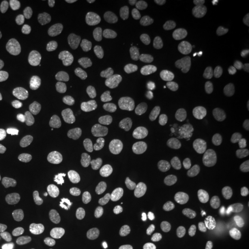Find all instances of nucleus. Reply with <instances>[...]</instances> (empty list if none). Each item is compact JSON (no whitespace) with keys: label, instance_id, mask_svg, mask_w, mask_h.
I'll list each match as a JSON object with an SVG mask.
<instances>
[{"label":"nucleus","instance_id":"obj_1","mask_svg":"<svg viewBox=\"0 0 249 249\" xmlns=\"http://www.w3.org/2000/svg\"><path fill=\"white\" fill-rule=\"evenodd\" d=\"M12 98L23 110L36 111L42 105V92L35 80L23 77L16 82L12 89Z\"/></svg>","mask_w":249,"mask_h":249},{"label":"nucleus","instance_id":"obj_2","mask_svg":"<svg viewBox=\"0 0 249 249\" xmlns=\"http://www.w3.org/2000/svg\"><path fill=\"white\" fill-rule=\"evenodd\" d=\"M116 116L124 120L125 128L129 132H139L147 123L148 116L142 106L136 102H125L118 107Z\"/></svg>","mask_w":249,"mask_h":249},{"label":"nucleus","instance_id":"obj_3","mask_svg":"<svg viewBox=\"0 0 249 249\" xmlns=\"http://www.w3.org/2000/svg\"><path fill=\"white\" fill-rule=\"evenodd\" d=\"M244 159V153L240 150L229 149L214 157L211 161V170L222 178L231 177L243 163Z\"/></svg>","mask_w":249,"mask_h":249},{"label":"nucleus","instance_id":"obj_4","mask_svg":"<svg viewBox=\"0 0 249 249\" xmlns=\"http://www.w3.org/2000/svg\"><path fill=\"white\" fill-rule=\"evenodd\" d=\"M202 37L195 28L187 24H177L171 35V42L174 48L181 52L194 50L198 47Z\"/></svg>","mask_w":249,"mask_h":249},{"label":"nucleus","instance_id":"obj_5","mask_svg":"<svg viewBox=\"0 0 249 249\" xmlns=\"http://www.w3.org/2000/svg\"><path fill=\"white\" fill-rule=\"evenodd\" d=\"M82 116V110L75 102L66 101L57 110L56 123L63 131L74 132L80 129Z\"/></svg>","mask_w":249,"mask_h":249},{"label":"nucleus","instance_id":"obj_6","mask_svg":"<svg viewBox=\"0 0 249 249\" xmlns=\"http://www.w3.org/2000/svg\"><path fill=\"white\" fill-rule=\"evenodd\" d=\"M123 230L127 241L137 248H145L151 243V234L146 223L140 217L126 220L123 224Z\"/></svg>","mask_w":249,"mask_h":249},{"label":"nucleus","instance_id":"obj_7","mask_svg":"<svg viewBox=\"0 0 249 249\" xmlns=\"http://www.w3.org/2000/svg\"><path fill=\"white\" fill-rule=\"evenodd\" d=\"M161 74L148 67L141 68L136 74V84L144 98H153L160 85Z\"/></svg>","mask_w":249,"mask_h":249},{"label":"nucleus","instance_id":"obj_8","mask_svg":"<svg viewBox=\"0 0 249 249\" xmlns=\"http://www.w3.org/2000/svg\"><path fill=\"white\" fill-rule=\"evenodd\" d=\"M27 191L37 198L48 200L56 195L57 187L53 179L45 175H34L25 182Z\"/></svg>","mask_w":249,"mask_h":249},{"label":"nucleus","instance_id":"obj_9","mask_svg":"<svg viewBox=\"0 0 249 249\" xmlns=\"http://www.w3.org/2000/svg\"><path fill=\"white\" fill-rule=\"evenodd\" d=\"M195 214V209L189 200H180L175 204L164 205L161 217L166 223L177 224L190 220Z\"/></svg>","mask_w":249,"mask_h":249},{"label":"nucleus","instance_id":"obj_10","mask_svg":"<svg viewBox=\"0 0 249 249\" xmlns=\"http://www.w3.org/2000/svg\"><path fill=\"white\" fill-rule=\"evenodd\" d=\"M126 57L124 48L116 46L101 53L96 59V69L102 73H110L120 69Z\"/></svg>","mask_w":249,"mask_h":249},{"label":"nucleus","instance_id":"obj_11","mask_svg":"<svg viewBox=\"0 0 249 249\" xmlns=\"http://www.w3.org/2000/svg\"><path fill=\"white\" fill-rule=\"evenodd\" d=\"M82 166V160L75 151H67L63 154L59 163V174L65 180H72L78 177Z\"/></svg>","mask_w":249,"mask_h":249},{"label":"nucleus","instance_id":"obj_12","mask_svg":"<svg viewBox=\"0 0 249 249\" xmlns=\"http://www.w3.org/2000/svg\"><path fill=\"white\" fill-rule=\"evenodd\" d=\"M208 36L214 45L221 47H228L234 45L235 35L228 26L221 22L212 24L208 29Z\"/></svg>","mask_w":249,"mask_h":249},{"label":"nucleus","instance_id":"obj_13","mask_svg":"<svg viewBox=\"0 0 249 249\" xmlns=\"http://www.w3.org/2000/svg\"><path fill=\"white\" fill-rule=\"evenodd\" d=\"M75 37L78 45L85 51L98 46L103 40L101 31L92 25L78 28Z\"/></svg>","mask_w":249,"mask_h":249},{"label":"nucleus","instance_id":"obj_14","mask_svg":"<svg viewBox=\"0 0 249 249\" xmlns=\"http://www.w3.org/2000/svg\"><path fill=\"white\" fill-rule=\"evenodd\" d=\"M82 219V211L74 203H68L58 213V220L64 229H75Z\"/></svg>","mask_w":249,"mask_h":249},{"label":"nucleus","instance_id":"obj_15","mask_svg":"<svg viewBox=\"0 0 249 249\" xmlns=\"http://www.w3.org/2000/svg\"><path fill=\"white\" fill-rule=\"evenodd\" d=\"M111 157L118 162L134 163L139 160V152L132 144L120 142L112 149Z\"/></svg>","mask_w":249,"mask_h":249},{"label":"nucleus","instance_id":"obj_16","mask_svg":"<svg viewBox=\"0 0 249 249\" xmlns=\"http://www.w3.org/2000/svg\"><path fill=\"white\" fill-rule=\"evenodd\" d=\"M156 124L160 130L169 137H174L182 133L185 129L181 118L176 115H165L160 116L156 120Z\"/></svg>","mask_w":249,"mask_h":249},{"label":"nucleus","instance_id":"obj_17","mask_svg":"<svg viewBox=\"0 0 249 249\" xmlns=\"http://www.w3.org/2000/svg\"><path fill=\"white\" fill-rule=\"evenodd\" d=\"M160 91L167 103L176 104L183 98L184 86L177 80L168 78L163 81Z\"/></svg>","mask_w":249,"mask_h":249},{"label":"nucleus","instance_id":"obj_18","mask_svg":"<svg viewBox=\"0 0 249 249\" xmlns=\"http://www.w3.org/2000/svg\"><path fill=\"white\" fill-rule=\"evenodd\" d=\"M225 237L221 231L213 230L200 233L197 238V245L205 249H219L224 245Z\"/></svg>","mask_w":249,"mask_h":249},{"label":"nucleus","instance_id":"obj_19","mask_svg":"<svg viewBox=\"0 0 249 249\" xmlns=\"http://www.w3.org/2000/svg\"><path fill=\"white\" fill-rule=\"evenodd\" d=\"M205 71L213 77H229L234 71L231 64L222 58H211L206 63Z\"/></svg>","mask_w":249,"mask_h":249},{"label":"nucleus","instance_id":"obj_20","mask_svg":"<svg viewBox=\"0 0 249 249\" xmlns=\"http://www.w3.org/2000/svg\"><path fill=\"white\" fill-rule=\"evenodd\" d=\"M204 58L200 54H194L187 60L186 65L187 74L189 80L199 83L204 80Z\"/></svg>","mask_w":249,"mask_h":249},{"label":"nucleus","instance_id":"obj_21","mask_svg":"<svg viewBox=\"0 0 249 249\" xmlns=\"http://www.w3.org/2000/svg\"><path fill=\"white\" fill-rule=\"evenodd\" d=\"M50 245L53 249H66L70 245L68 233L60 223H53L49 227Z\"/></svg>","mask_w":249,"mask_h":249},{"label":"nucleus","instance_id":"obj_22","mask_svg":"<svg viewBox=\"0 0 249 249\" xmlns=\"http://www.w3.org/2000/svg\"><path fill=\"white\" fill-rule=\"evenodd\" d=\"M149 144L151 151L157 153L164 160H169L175 154L174 146L159 135L151 137Z\"/></svg>","mask_w":249,"mask_h":249},{"label":"nucleus","instance_id":"obj_23","mask_svg":"<svg viewBox=\"0 0 249 249\" xmlns=\"http://www.w3.org/2000/svg\"><path fill=\"white\" fill-rule=\"evenodd\" d=\"M206 215L211 221L222 225L229 224L233 219L231 209L224 206H213L207 210Z\"/></svg>","mask_w":249,"mask_h":249},{"label":"nucleus","instance_id":"obj_24","mask_svg":"<svg viewBox=\"0 0 249 249\" xmlns=\"http://www.w3.org/2000/svg\"><path fill=\"white\" fill-rule=\"evenodd\" d=\"M133 171L122 163H116L112 168V178L116 185L121 187L130 186L133 182Z\"/></svg>","mask_w":249,"mask_h":249},{"label":"nucleus","instance_id":"obj_25","mask_svg":"<svg viewBox=\"0 0 249 249\" xmlns=\"http://www.w3.org/2000/svg\"><path fill=\"white\" fill-rule=\"evenodd\" d=\"M187 103L196 116L204 117L207 115L208 103L202 92L196 90L190 91L187 96Z\"/></svg>","mask_w":249,"mask_h":249},{"label":"nucleus","instance_id":"obj_26","mask_svg":"<svg viewBox=\"0 0 249 249\" xmlns=\"http://www.w3.org/2000/svg\"><path fill=\"white\" fill-rule=\"evenodd\" d=\"M227 145L228 143L226 139L222 135H218L214 137L213 140L205 142L200 147V151L205 155H210L214 158L226 151Z\"/></svg>","mask_w":249,"mask_h":249},{"label":"nucleus","instance_id":"obj_27","mask_svg":"<svg viewBox=\"0 0 249 249\" xmlns=\"http://www.w3.org/2000/svg\"><path fill=\"white\" fill-rule=\"evenodd\" d=\"M116 93V87L110 81L101 82L94 88L92 98L95 103L102 104L110 101Z\"/></svg>","mask_w":249,"mask_h":249},{"label":"nucleus","instance_id":"obj_28","mask_svg":"<svg viewBox=\"0 0 249 249\" xmlns=\"http://www.w3.org/2000/svg\"><path fill=\"white\" fill-rule=\"evenodd\" d=\"M201 198L205 204H215L223 201L224 195L221 191V184L213 182L205 187L201 193Z\"/></svg>","mask_w":249,"mask_h":249},{"label":"nucleus","instance_id":"obj_29","mask_svg":"<svg viewBox=\"0 0 249 249\" xmlns=\"http://www.w3.org/2000/svg\"><path fill=\"white\" fill-rule=\"evenodd\" d=\"M174 187L182 196H190L193 192L192 181L185 172H178L173 178Z\"/></svg>","mask_w":249,"mask_h":249},{"label":"nucleus","instance_id":"obj_30","mask_svg":"<svg viewBox=\"0 0 249 249\" xmlns=\"http://www.w3.org/2000/svg\"><path fill=\"white\" fill-rule=\"evenodd\" d=\"M18 8L26 20H34L41 15V6L36 0H20Z\"/></svg>","mask_w":249,"mask_h":249},{"label":"nucleus","instance_id":"obj_31","mask_svg":"<svg viewBox=\"0 0 249 249\" xmlns=\"http://www.w3.org/2000/svg\"><path fill=\"white\" fill-rule=\"evenodd\" d=\"M125 203L131 209L139 212H143L149 208L150 200L148 196L142 192L132 191L125 196Z\"/></svg>","mask_w":249,"mask_h":249},{"label":"nucleus","instance_id":"obj_32","mask_svg":"<svg viewBox=\"0 0 249 249\" xmlns=\"http://www.w3.org/2000/svg\"><path fill=\"white\" fill-rule=\"evenodd\" d=\"M99 249H123L120 236L113 230H107L99 242Z\"/></svg>","mask_w":249,"mask_h":249},{"label":"nucleus","instance_id":"obj_33","mask_svg":"<svg viewBox=\"0 0 249 249\" xmlns=\"http://www.w3.org/2000/svg\"><path fill=\"white\" fill-rule=\"evenodd\" d=\"M65 19L58 13H54L47 20V32L53 38H59L65 31Z\"/></svg>","mask_w":249,"mask_h":249},{"label":"nucleus","instance_id":"obj_34","mask_svg":"<svg viewBox=\"0 0 249 249\" xmlns=\"http://www.w3.org/2000/svg\"><path fill=\"white\" fill-rule=\"evenodd\" d=\"M18 7L13 1H7L0 12V20L4 26H10L17 17Z\"/></svg>","mask_w":249,"mask_h":249},{"label":"nucleus","instance_id":"obj_35","mask_svg":"<svg viewBox=\"0 0 249 249\" xmlns=\"http://www.w3.org/2000/svg\"><path fill=\"white\" fill-rule=\"evenodd\" d=\"M17 152L18 149L15 144L8 142H0V164L14 160Z\"/></svg>","mask_w":249,"mask_h":249},{"label":"nucleus","instance_id":"obj_36","mask_svg":"<svg viewBox=\"0 0 249 249\" xmlns=\"http://www.w3.org/2000/svg\"><path fill=\"white\" fill-rule=\"evenodd\" d=\"M32 45L36 50H44L49 45V34L45 29L36 31L31 39Z\"/></svg>","mask_w":249,"mask_h":249},{"label":"nucleus","instance_id":"obj_37","mask_svg":"<svg viewBox=\"0 0 249 249\" xmlns=\"http://www.w3.org/2000/svg\"><path fill=\"white\" fill-rule=\"evenodd\" d=\"M62 63V54L55 50V49H49L46 51L44 56V64L48 69H57L60 67Z\"/></svg>","mask_w":249,"mask_h":249},{"label":"nucleus","instance_id":"obj_38","mask_svg":"<svg viewBox=\"0 0 249 249\" xmlns=\"http://www.w3.org/2000/svg\"><path fill=\"white\" fill-rule=\"evenodd\" d=\"M24 212L31 217H39L45 213V206L36 200H29L23 205Z\"/></svg>","mask_w":249,"mask_h":249},{"label":"nucleus","instance_id":"obj_39","mask_svg":"<svg viewBox=\"0 0 249 249\" xmlns=\"http://www.w3.org/2000/svg\"><path fill=\"white\" fill-rule=\"evenodd\" d=\"M236 209L242 219L249 220V194H245L239 197L236 203Z\"/></svg>","mask_w":249,"mask_h":249},{"label":"nucleus","instance_id":"obj_40","mask_svg":"<svg viewBox=\"0 0 249 249\" xmlns=\"http://www.w3.org/2000/svg\"><path fill=\"white\" fill-rule=\"evenodd\" d=\"M34 237L43 245L50 244V231L44 227H38L34 231Z\"/></svg>","mask_w":249,"mask_h":249},{"label":"nucleus","instance_id":"obj_41","mask_svg":"<svg viewBox=\"0 0 249 249\" xmlns=\"http://www.w3.org/2000/svg\"><path fill=\"white\" fill-rule=\"evenodd\" d=\"M239 29L242 36L249 40V12L244 14L240 18L239 21Z\"/></svg>","mask_w":249,"mask_h":249},{"label":"nucleus","instance_id":"obj_42","mask_svg":"<svg viewBox=\"0 0 249 249\" xmlns=\"http://www.w3.org/2000/svg\"><path fill=\"white\" fill-rule=\"evenodd\" d=\"M96 7L99 13L102 15H106L109 10L110 1L108 0H98L96 1Z\"/></svg>","mask_w":249,"mask_h":249},{"label":"nucleus","instance_id":"obj_43","mask_svg":"<svg viewBox=\"0 0 249 249\" xmlns=\"http://www.w3.org/2000/svg\"><path fill=\"white\" fill-rule=\"evenodd\" d=\"M8 131H9L8 124L3 119H0V140L7 135Z\"/></svg>","mask_w":249,"mask_h":249},{"label":"nucleus","instance_id":"obj_44","mask_svg":"<svg viewBox=\"0 0 249 249\" xmlns=\"http://www.w3.org/2000/svg\"><path fill=\"white\" fill-rule=\"evenodd\" d=\"M130 2L138 7H145V6H148L151 3H153L152 0H131Z\"/></svg>","mask_w":249,"mask_h":249},{"label":"nucleus","instance_id":"obj_45","mask_svg":"<svg viewBox=\"0 0 249 249\" xmlns=\"http://www.w3.org/2000/svg\"><path fill=\"white\" fill-rule=\"evenodd\" d=\"M238 249H249V237L241 242Z\"/></svg>","mask_w":249,"mask_h":249},{"label":"nucleus","instance_id":"obj_46","mask_svg":"<svg viewBox=\"0 0 249 249\" xmlns=\"http://www.w3.org/2000/svg\"><path fill=\"white\" fill-rule=\"evenodd\" d=\"M174 3H175L176 5L179 6V7H184V6L188 5V4L190 3V1H189V0H182V1H180V0H175Z\"/></svg>","mask_w":249,"mask_h":249},{"label":"nucleus","instance_id":"obj_47","mask_svg":"<svg viewBox=\"0 0 249 249\" xmlns=\"http://www.w3.org/2000/svg\"><path fill=\"white\" fill-rule=\"evenodd\" d=\"M4 198H5V194H4L3 188L0 186V202H1L2 200H4Z\"/></svg>","mask_w":249,"mask_h":249},{"label":"nucleus","instance_id":"obj_48","mask_svg":"<svg viewBox=\"0 0 249 249\" xmlns=\"http://www.w3.org/2000/svg\"><path fill=\"white\" fill-rule=\"evenodd\" d=\"M3 74H4V68H3L2 64L0 62V78L3 76Z\"/></svg>","mask_w":249,"mask_h":249},{"label":"nucleus","instance_id":"obj_49","mask_svg":"<svg viewBox=\"0 0 249 249\" xmlns=\"http://www.w3.org/2000/svg\"></svg>","mask_w":249,"mask_h":249},{"label":"nucleus","instance_id":"obj_50","mask_svg":"<svg viewBox=\"0 0 249 249\" xmlns=\"http://www.w3.org/2000/svg\"></svg>","mask_w":249,"mask_h":249}]
</instances>
